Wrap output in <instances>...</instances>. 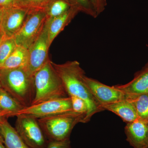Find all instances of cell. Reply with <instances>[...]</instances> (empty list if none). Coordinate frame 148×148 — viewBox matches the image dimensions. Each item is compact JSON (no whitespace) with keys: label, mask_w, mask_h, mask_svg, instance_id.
Segmentation results:
<instances>
[{"label":"cell","mask_w":148,"mask_h":148,"mask_svg":"<svg viewBox=\"0 0 148 148\" xmlns=\"http://www.w3.org/2000/svg\"><path fill=\"white\" fill-rule=\"evenodd\" d=\"M46 148H71L70 139L63 141H49Z\"/></svg>","instance_id":"24"},{"label":"cell","mask_w":148,"mask_h":148,"mask_svg":"<svg viewBox=\"0 0 148 148\" xmlns=\"http://www.w3.org/2000/svg\"><path fill=\"white\" fill-rule=\"evenodd\" d=\"M2 87L24 107L32 105L34 98V77L25 68L0 69Z\"/></svg>","instance_id":"2"},{"label":"cell","mask_w":148,"mask_h":148,"mask_svg":"<svg viewBox=\"0 0 148 148\" xmlns=\"http://www.w3.org/2000/svg\"><path fill=\"white\" fill-rule=\"evenodd\" d=\"M1 88H2V87L1 85V83H0V89Z\"/></svg>","instance_id":"31"},{"label":"cell","mask_w":148,"mask_h":148,"mask_svg":"<svg viewBox=\"0 0 148 148\" xmlns=\"http://www.w3.org/2000/svg\"><path fill=\"white\" fill-rule=\"evenodd\" d=\"M73 111L70 97L57 98L25 107L14 116H27L36 119Z\"/></svg>","instance_id":"7"},{"label":"cell","mask_w":148,"mask_h":148,"mask_svg":"<svg viewBox=\"0 0 148 148\" xmlns=\"http://www.w3.org/2000/svg\"><path fill=\"white\" fill-rule=\"evenodd\" d=\"M29 11L16 5L4 8L0 30L5 38L14 37L24 24Z\"/></svg>","instance_id":"10"},{"label":"cell","mask_w":148,"mask_h":148,"mask_svg":"<svg viewBox=\"0 0 148 148\" xmlns=\"http://www.w3.org/2000/svg\"><path fill=\"white\" fill-rule=\"evenodd\" d=\"M1 137V128H0V137Z\"/></svg>","instance_id":"32"},{"label":"cell","mask_w":148,"mask_h":148,"mask_svg":"<svg viewBox=\"0 0 148 148\" xmlns=\"http://www.w3.org/2000/svg\"><path fill=\"white\" fill-rule=\"evenodd\" d=\"M46 19L45 10H29L24 24L14 37L16 45L28 49L41 32Z\"/></svg>","instance_id":"5"},{"label":"cell","mask_w":148,"mask_h":148,"mask_svg":"<svg viewBox=\"0 0 148 148\" xmlns=\"http://www.w3.org/2000/svg\"><path fill=\"white\" fill-rule=\"evenodd\" d=\"M71 7L93 18L98 16L91 0H67Z\"/></svg>","instance_id":"20"},{"label":"cell","mask_w":148,"mask_h":148,"mask_svg":"<svg viewBox=\"0 0 148 148\" xmlns=\"http://www.w3.org/2000/svg\"><path fill=\"white\" fill-rule=\"evenodd\" d=\"M0 148H5L4 145L2 137H0Z\"/></svg>","instance_id":"28"},{"label":"cell","mask_w":148,"mask_h":148,"mask_svg":"<svg viewBox=\"0 0 148 148\" xmlns=\"http://www.w3.org/2000/svg\"><path fill=\"white\" fill-rule=\"evenodd\" d=\"M69 97L71 98V101L73 111L78 113L84 114L86 116L88 108L86 102L82 99L77 96H71Z\"/></svg>","instance_id":"23"},{"label":"cell","mask_w":148,"mask_h":148,"mask_svg":"<svg viewBox=\"0 0 148 148\" xmlns=\"http://www.w3.org/2000/svg\"><path fill=\"white\" fill-rule=\"evenodd\" d=\"M29 58L28 49L17 46L0 69L26 68Z\"/></svg>","instance_id":"17"},{"label":"cell","mask_w":148,"mask_h":148,"mask_svg":"<svg viewBox=\"0 0 148 148\" xmlns=\"http://www.w3.org/2000/svg\"><path fill=\"white\" fill-rule=\"evenodd\" d=\"M85 114L74 111L56 114L38 119L49 141H63L70 139L76 125L83 123Z\"/></svg>","instance_id":"4"},{"label":"cell","mask_w":148,"mask_h":148,"mask_svg":"<svg viewBox=\"0 0 148 148\" xmlns=\"http://www.w3.org/2000/svg\"><path fill=\"white\" fill-rule=\"evenodd\" d=\"M34 79L35 95L32 105L52 99L69 97L60 77L50 60L35 73Z\"/></svg>","instance_id":"3"},{"label":"cell","mask_w":148,"mask_h":148,"mask_svg":"<svg viewBox=\"0 0 148 148\" xmlns=\"http://www.w3.org/2000/svg\"><path fill=\"white\" fill-rule=\"evenodd\" d=\"M17 46L14 38H5L0 44V69Z\"/></svg>","instance_id":"21"},{"label":"cell","mask_w":148,"mask_h":148,"mask_svg":"<svg viewBox=\"0 0 148 148\" xmlns=\"http://www.w3.org/2000/svg\"><path fill=\"white\" fill-rule=\"evenodd\" d=\"M4 8L0 6V27H1V23L2 19Z\"/></svg>","instance_id":"27"},{"label":"cell","mask_w":148,"mask_h":148,"mask_svg":"<svg viewBox=\"0 0 148 148\" xmlns=\"http://www.w3.org/2000/svg\"><path fill=\"white\" fill-rule=\"evenodd\" d=\"M24 106L3 88L0 89V112L4 118L14 116Z\"/></svg>","instance_id":"16"},{"label":"cell","mask_w":148,"mask_h":148,"mask_svg":"<svg viewBox=\"0 0 148 148\" xmlns=\"http://www.w3.org/2000/svg\"><path fill=\"white\" fill-rule=\"evenodd\" d=\"M1 134L5 148H30L5 118L0 120Z\"/></svg>","instance_id":"15"},{"label":"cell","mask_w":148,"mask_h":148,"mask_svg":"<svg viewBox=\"0 0 148 148\" xmlns=\"http://www.w3.org/2000/svg\"><path fill=\"white\" fill-rule=\"evenodd\" d=\"M71 7L67 0H51L45 10L47 19L60 16L69 10Z\"/></svg>","instance_id":"19"},{"label":"cell","mask_w":148,"mask_h":148,"mask_svg":"<svg viewBox=\"0 0 148 148\" xmlns=\"http://www.w3.org/2000/svg\"><path fill=\"white\" fill-rule=\"evenodd\" d=\"M126 141L133 148H148V121L138 118L125 127Z\"/></svg>","instance_id":"11"},{"label":"cell","mask_w":148,"mask_h":148,"mask_svg":"<svg viewBox=\"0 0 148 148\" xmlns=\"http://www.w3.org/2000/svg\"><path fill=\"white\" fill-rule=\"evenodd\" d=\"M51 64L63 82L69 96L79 97L87 105V114L83 123L90 121L95 114L104 111L92 95L85 83V72L77 61H69L62 64Z\"/></svg>","instance_id":"1"},{"label":"cell","mask_w":148,"mask_h":148,"mask_svg":"<svg viewBox=\"0 0 148 148\" xmlns=\"http://www.w3.org/2000/svg\"><path fill=\"white\" fill-rule=\"evenodd\" d=\"M51 0H16L14 5L29 10H45Z\"/></svg>","instance_id":"22"},{"label":"cell","mask_w":148,"mask_h":148,"mask_svg":"<svg viewBox=\"0 0 148 148\" xmlns=\"http://www.w3.org/2000/svg\"><path fill=\"white\" fill-rule=\"evenodd\" d=\"M126 98L129 99L135 107L138 118L148 121V93L140 95L127 94Z\"/></svg>","instance_id":"18"},{"label":"cell","mask_w":148,"mask_h":148,"mask_svg":"<svg viewBox=\"0 0 148 148\" xmlns=\"http://www.w3.org/2000/svg\"><path fill=\"white\" fill-rule=\"evenodd\" d=\"M50 46L49 41L48 24L46 19L41 32L28 49L29 58L25 69L30 75L34 77L35 73L50 60L48 54Z\"/></svg>","instance_id":"8"},{"label":"cell","mask_w":148,"mask_h":148,"mask_svg":"<svg viewBox=\"0 0 148 148\" xmlns=\"http://www.w3.org/2000/svg\"><path fill=\"white\" fill-rule=\"evenodd\" d=\"M16 0H0V6L3 8L8 7L15 5Z\"/></svg>","instance_id":"26"},{"label":"cell","mask_w":148,"mask_h":148,"mask_svg":"<svg viewBox=\"0 0 148 148\" xmlns=\"http://www.w3.org/2000/svg\"><path fill=\"white\" fill-rule=\"evenodd\" d=\"M103 110L110 111L119 116L126 123L138 118L135 107L127 98L101 106Z\"/></svg>","instance_id":"13"},{"label":"cell","mask_w":148,"mask_h":148,"mask_svg":"<svg viewBox=\"0 0 148 148\" xmlns=\"http://www.w3.org/2000/svg\"><path fill=\"white\" fill-rule=\"evenodd\" d=\"M114 86L127 94L140 95L148 93V62L142 69L135 73L131 81L125 84Z\"/></svg>","instance_id":"12"},{"label":"cell","mask_w":148,"mask_h":148,"mask_svg":"<svg viewBox=\"0 0 148 148\" xmlns=\"http://www.w3.org/2000/svg\"><path fill=\"white\" fill-rule=\"evenodd\" d=\"M5 37L3 35V33H2L1 31L0 30V44L3 41V40L4 39Z\"/></svg>","instance_id":"29"},{"label":"cell","mask_w":148,"mask_h":148,"mask_svg":"<svg viewBox=\"0 0 148 148\" xmlns=\"http://www.w3.org/2000/svg\"><path fill=\"white\" fill-rule=\"evenodd\" d=\"M14 128L30 148H47L49 140L36 119L27 116H17Z\"/></svg>","instance_id":"6"},{"label":"cell","mask_w":148,"mask_h":148,"mask_svg":"<svg viewBox=\"0 0 148 148\" xmlns=\"http://www.w3.org/2000/svg\"><path fill=\"white\" fill-rule=\"evenodd\" d=\"M98 16L106 9L107 5L106 0H91Z\"/></svg>","instance_id":"25"},{"label":"cell","mask_w":148,"mask_h":148,"mask_svg":"<svg viewBox=\"0 0 148 148\" xmlns=\"http://www.w3.org/2000/svg\"><path fill=\"white\" fill-rule=\"evenodd\" d=\"M3 118H4L2 114L0 112V120L1 119Z\"/></svg>","instance_id":"30"},{"label":"cell","mask_w":148,"mask_h":148,"mask_svg":"<svg viewBox=\"0 0 148 148\" xmlns=\"http://www.w3.org/2000/svg\"><path fill=\"white\" fill-rule=\"evenodd\" d=\"M79 12L76 9L71 7L69 10L60 16L47 19L48 24L49 41L50 46L56 37L73 20Z\"/></svg>","instance_id":"14"},{"label":"cell","mask_w":148,"mask_h":148,"mask_svg":"<svg viewBox=\"0 0 148 148\" xmlns=\"http://www.w3.org/2000/svg\"><path fill=\"white\" fill-rule=\"evenodd\" d=\"M84 80L101 107L103 105L125 99L127 97L126 93L117 88L115 86H109L85 75L84 77Z\"/></svg>","instance_id":"9"}]
</instances>
